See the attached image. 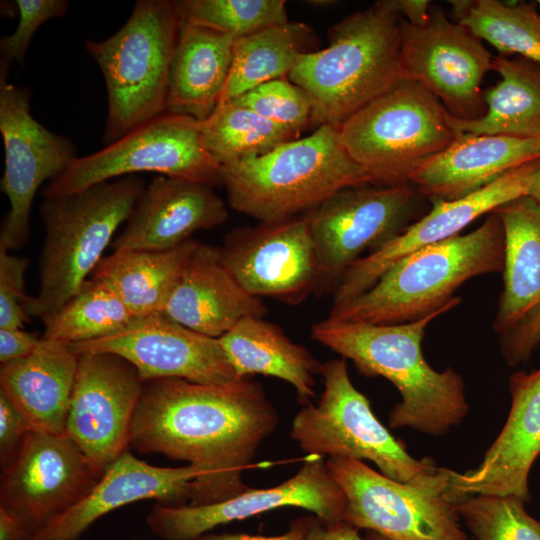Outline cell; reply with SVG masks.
<instances>
[{
    "mask_svg": "<svg viewBox=\"0 0 540 540\" xmlns=\"http://www.w3.org/2000/svg\"><path fill=\"white\" fill-rule=\"evenodd\" d=\"M219 250L227 269L255 297L299 304L316 293L317 259L304 215L234 229Z\"/></svg>",
    "mask_w": 540,
    "mask_h": 540,
    "instance_id": "17",
    "label": "cell"
},
{
    "mask_svg": "<svg viewBox=\"0 0 540 540\" xmlns=\"http://www.w3.org/2000/svg\"><path fill=\"white\" fill-rule=\"evenodd\" d=\"M494 211L504 230L503 291L492 324L501 336L540 309V203L523 195Z\"/></svg>",
    "mask_w": 540,
    "mask_h": 540,
    "instance_id": "28",
    "label": "cell"
},
{
    "mask_svg": "<svg viewBox=\"0 0 540 540\" xmlns=\"http://www.w3.org/2000/svg\"><path fill=\"white\" fill-rule=\"evenodd\" d=\"M194 239L163 251L117 250L93 277L105 282L136 318L162 313L198 246Z\"/></svg>",
    "mask_w": 540,
    "mask_h": 540,
    "instance_id": "30",
    "label": "cell"
},
{
    "mask_svg": "<svg viewBox=\"0 0 540 540\" xmlns=\"http://www.w3.org/2000/svg\"><path fill=\"white\" fill-rule=\"evenodd\" d=\"M504 230L491 212L475 230L410 253L392 264L368 290L333 305L328 319L374 325L420 320L452 304L466 281L502 272Z\"/></svg>",
    "mask_w": 540,
    "mask_h": 540,
    "instance_id": "4",
    "label": "cell"
},
{
    "mask_svg": "<svg viewBox=\"0 0 540 540\" xmlns=\"http://www.w3.org/2000/svg\"><path fill=\"white\" fill-rule=\"evenodd\" d=\"M452 303L420 320L374 325L324 319L311 327V337L366 376H382L399 391L401 401L389 414L391 428L410 427L441 436L461 423L469 405L465 384L452 368L434 370L421 344L427 326L455 308Z\"/></svg>",
    "mask_w": 540,
    "mask_h": 540,
    "instance_id": "2",
    "label": "cell"
},
{
    "mask_svg": "<svg viewBox=\"0 0 540 540\" xmlns=\"http://www.w3.org/2000/svg\"><path fill=\"white\" fill-rule=\"evenodd\" d=\"M34 534L15 515L0 507V540H33Z\"/></svg>",
    "mask_w": 540,
    "mask_h": 540,
    "instance_id": "46",
    "label": "cell"
},
{
    "mask_svg": "<svg viewBox=\"0 0 540 540\" xmlns=\"http://www.w3.org/2000/svg\"><path fill=\"white\" fill-rule=\"evenodd\" d=\"M31 424L16 405L0 391V457L2 468L13 462Z\"/></svg>",
    "mask_w": 540,
    "mask_h": 540,
    "instance_id": "41",
    "label": "cell"
},
{
    "mask_svg": "<svg viewBox=\"0 0 540 540\" xmlns=\"http://www.w3.org/2000/svg\"><path fill=\"white\" fill-rule=\"evenodd\" d=\"M537 159L540 135L517 138L463 133L445 150L418 166L408 181L429 201L457 200Z\"/></svg>",
    "mask_w": 540,
    "mask_h": 540,
    "instance_id": "24",
    "label": "cell"
},
{
    "mask_svg": "<svg viewBox=\"0 0 540 540\" xmlns=\"http://www.w3.org/2000/svg\"><path fill=\"white\" fill-rule=\"evenodd\" d=\"M358 530V528L345 520L327 524L320 521L317 517H312L303 540H365L359 534Z\"/></svg>",
    "mask_w": 540,
    "mask_h": 540,
    "instance_id": "44",
    "label": "cell"
},
{
    "mask_svg": "<svg viewBox=\"0 0 540 540\" xmlns=\"http://www.w3.org/2000/svg\"><path fill=\"white\" fill-rule=\"evenodd\" d=\"M491 69L501 80L483 91L486 114L477 120H460L449 114L460 133L531 138L540 135V63L496 56Z\"/></svg>",
    "mask_w": 540,
    "mask_h": 540,
    "instance_id": "31",
    "label": "cell"
},
{
    "mask_svg": "<svg viewBox=\"0 0 540 540\" xmlns=\"http://www.w3.org/2000/svg\"><path fill=\"white\" fill-rule=\"evenodd\" d=\"M227 218L226 205L213 187L157 175L138 197L113 249H172L192 239L197 231L222 225Z\"/></svg>",
    "mask_w": 540,
    "mask_h": 540,
    "instance_id": "23",
    "label": "cell"
},
{
    "mask_svg": "<svg viewBox=\"0 0 540 540\" xmlns=\"http://www.w3.org/2000/svg\"><path fill=\"white\" fill-rule=\"evenodd\" d=\"M278 424L277 410L249 377L218 385L156 379L144 382L129 447L196 467L201 478L190 505L212 504L251 488L242 473Z\"/></svg>",
    "mask_w": 540,
    "mask_h": 540,
    "instance_id": "1",
    "label": "cell"
},
{
    "mask_svg": "<svg viewBox=\"0 0 540 540\" xmlns=\"http://www.w3.org/2000/svg\"><path fill=\"white\" fill-rule=\"evenodd\" d=\"M200 478L201 472L192 465L154 466L125 451L106 468L87 496L41 529L33 540H79L102 516L144 499L189 505Z\"/></svg>",
    "mask_w": 540,
    "mask_h": 540,
    "instance_id": "22",
    "label": "cell"
},
{
    "mask_svg": "<svg viewBox=\"0 0 540 540\" xmlns=\"http://www.w3.org/2000/svg\"><path fill=\"white\" fill-rule=\"evenodd\" d=\"M218 339L237 378L255 374L279 378L295 389L301 404L311 403L322 363L278 325L246 317Z\"/></svg>",
    "mask_w": 540,
    "mask_h": 540,
    "instance_id": "29",
    "label": "cell"
},
{
    "mask_svg": "<svg viewBox=\"0 0 540 540\" xmlns=\"http://www.w3.org/2000/svg\"><path fill=\"white\" fill-rule=\"evenodd\" d=\"M449 3L454 21L487 41L501 56L518 54L540 63V13L536 1L453 0Z\"/></svg>",
    "mask_w": 540,
    "mask_h": 540,
    "instance_id": "33",
    "label": "cell"
},
{
    "mask_svg": "<svg viewBox=\"0 0 540 540\" xmlns=\"http://www.w3.org/2000/svg\"><path fill=\"white\" fill-rule=\"evenodd\" d=\"M364 538L365 540H389L388 538L373 531H367Z\"/></svg>",
    "mask_w": 540,
    "mask_h": 540,
    "instance_id": "49",
    "label": "cell"
},
{
    "mask_svg": "<svg viewBox=\"0 0 540 540\" xmlns=\"http://www.w3.org/2000/svg\"><path fill=\"white\" fill-rule=\"evenodd\" d=\"M312 516L301 517L291 522L287 532L276 536H256L240 533H206L195 540H303Z\"/></svg>",
    "mask_w": 540,
    "mask_h": 540,
    "instance_id": "45",
    "label": "cell"
},
{
    "mask_svg": "<svg viewBox=\"0 0 540 540\" xmlns=\"http://www.w3.org/2000/svg\"><path fill=\"white\" fill-rule=\"evenodd\" d=\"M403 17L394 0L356 11L329 31V44L300 57L288 79L312 103L311 124L339 128L403 79Z\"/></svg>",
    "mask_w": 540,
    "mask_h": 540,
    "instance_id": "3",
    "label": "cell"
},
{
    "mask_svg": "<svg viewBox=\"0 0 540 540\" xmlns=\"http://www.w3.org/2000/svg\"><path fill=\"white\" fill-rule=\"evenodd\" d=\"M199 128L206 150L221 167L261 156L299 136L234 100L219 102L199 120Z\"/></svg>",
    "mask_w": 540,
    "mask_h": 540,
    "instance_id": "34",
    "label": "cell"
},
{
    "mask_svg": "<svg viewBox=\"0 0 540 540\" xmlns=\"http://www.w3.org/2000/svg\"><path fill=\"white\" fill-rule=\"evenodd\" d=\"M77 356L66 434L106 469L129 447L144 382L136 368L118 355L83 352Z\"/></svg>",
    "mask_w": 540,
    "mask_h": 540,
    "instance_id": "18",
    "label": "cell"
},
{
    "mask_svg": "<svg viewBox=\"0 0 540 540\" xmlns=\"http://www.w3.org/2000/svg\"><path fill=\"white\" fill-rule=\"evenodd\" d=\"M537 2V7L539 8V13H540V1H536Z\"/></svg>",
    "mask_w": 540,
    "mask_h": 540,
    "instance_id": "50",
    "label": "cell"
},
{
    "mask_svg": "<svg viewBox=\"0 0 540 540\" xmlns=\"http://www.w3.org/2000/svg\"><path fill=\"white\" fill-rule=\"evenodd\" d=\"M68 346L75 354L118 355L136 368L143 382L183 379L218 385L239 379L219 339L195 332L163 313L137 318L103 338Z\"/></svg>",
    "mask_w": 540,
    "mask_h": 540,
    "instance_id": "19",
    "label": "cell"
},
{
    "mask_svg": "<svg viewBox=\"0 0 540 540\" xmlns=\"http://www.w3.org/2000/svg\"><path fill=\"white\" fill-rule=\"evenodd\" d=\"M231 100L299 134L311 124V100L288 77L263 83Z\"/></svg>",
    "mask_w": 540,
    "mask_h": 540,
    "instance_id": "38",
    "label": "cell"
},
{
    "mask_svg": "<svg viewBox=\"0 0 540 540\" xmlns=\"http://www.w3.org/2000/svg\"><path fill=\"white\" fill-rule=\"evenodd\" d=\"M41 338L23 328H0V362L9 363L30 355Z\"/></svg>",
    "mask_w": 540,
    "mask_h": 540,
    "instance_id": "43",
    "label": "cell"
},
{
    "mask_svg": "<svg viewBox=\"0 0 540 540\" xmlns=\"http://www.w3.org/2000/svg\"><path fill=\"white\" fill-rule=\"evenodd\" d=\"M515 496L472 495L456 501L475 540H540V522Z\"/></svg>",
    "mask_w": 540,
    "mask_h": 540,
    "instance_id": "37",
    "label": "cell"
},
{
    "mask_svg": "<svg viewBox=\"0 0 540 540\" xmlns=\"http://www.w3.org/2000/svg\"><path fill=\"white\" fill-rule=\"evenodd\" d=\"M323 391L316 404L294 417L290 437L308 455L369 460L386 477L402 483H429L443 468L416 459L376 418L368 398L352 383L346 359L322 363Z\"/></svg>",
    "mask_w": 540,
    "mask_h": 540,
    "instance_id": "9",
    "label": "cell"
},
{
    "mask_svg": "<svg viewBox=\"0 0 540 540\" xmlns=\"http://www.w3.org/2000/svg\"><path fill=\"white\" fill-rule=\"evenodd\" d=\"M162 313L218 339L246 317L264 318L268 308L237 282L219 247L199 243Z\"/></svg>",
    "mask_w": 540,
    "mask_h": 540,
    "instance_id": "25",
    "label": "cell"
},
{
    "mask_svg": "<svg viewBox=\"0 0 540 540\" xmlns=\"http://www.w3.org/2000/svg\"><path fill=\"white\" fill-rule=\"evenodd\" d=\"M77 366L78 356L67 344L41 338L30 355L1 364L0 391L33 430L66 433Z\"/></svg>",
    "mask_w": 540,
    "mask_h": 540,
    "instance_id": "26",
    "label": "cell"
},
{
    "mask_svg": "<svg viewBox=\"0 0 540 540\" xmlns=\"http://www.w3.org/2000/svg\"><path fill=\"white\" fill-rule=\"evenodd\" d=\"M511 408L506 423L479 465L465 473L446 469L448 497L515 496L530 501L528 478L540 454V368L509 378Z\"/></svg>",
    "mask_w": 540,
    "mask_h": 540,
    "instance_id": "21",
    "label": "cell"
},
{
    "mask_svg": "<svg viewBox=\"0 0 540 540\" xmlns=\"http://www.w3.org/2000/svg\"><path fill=\"white\" fill-rule=\"evenodd\" d=\"M281 507L302 508L323 523L333 524L345 520L346 498L326 460L307 455L299 471L277 486L250 488L227 500L205 505L157 503L148 513L146 522L162 540H195L219 525Z\"/></svg>",
    "mask_w": 540,
    "mask_h": 540,
    "instance_id": "16",
    "label": "cell"
},
{
    "mask_svg": "<svg viewBox=\"0 0 540 540\" xmlns=\"http://www.w3.org/2000/svg\"><path fill=\"white\" fill-rule=\"evenodd\" d=\"M180 26L174 1L139 0L115 34L85 42L105 81L108 144L166 112Z\"/></svg>",
    "mask_w": 540,
    "mask_h": 540,
    "instance_id": "7",
    "label": "cell"
},
{
    "mask_svg": "<svg viewBox=\"0 0 540 540\" xmlns=\"http://www.w3.org/2000/svg\"><path fill=\"white\" fill-rule=\"evenodd\" d=\"M180 21L240 38L288 22L284 0L174 1Z\"/></svg>",
    "mask_w": 540,
    "mask_h": 540,
    "instance_id": "36",
    "label": "cell"
},
{
    "mask_svg": "<svg viewBox=\"0 0 540 540\" xmlns=\"http://www.w3.org/2000/svg\"><path fill=\"white\" fill-rule=\"evenodd\" d=\"M138 172H154L211 187L222 184L221 165L204 146L199 120L165 112L105 148L75 157L42 195L62 196Z\"/></svg>",
    "mask_w": 540,
    "mask_h": 540,
    "instance_id": "10",
    "label": "cell"
},
{
    "mask_svg": "<svg viewBox=\"0 0 540 540\" xmlns=\"http://www.w3.org/2000/svg\"><path fill=\"white\" fill-rule=\"evenodd\" d=\"M234 40L220 31L181 22L166 112L196 120L212 114L229 76Z\"/></svg>",
    "mask_w": 540,
    "mask_h": 540,
    "instance_id": "27",
    "label": "cell"
},
{
    "mask_svg": "<svg viewBox=\"0 0 540 540\" xmlns=\"http://www.w3.org/2000/svg\"><path fill=\"white\" fill-rule=\"evenodd\" d=\"M29 260L0 249V328H23L30 316L24 291V276Z\"/></svg>",
    "mask_w": 540,
    "mask_h": 540,
    "instance_id": "40",
    "label": "cell"
},
{
    "mask_svg": "<svg viewBox=\"0 0 540 540\" xmlns=\"http://www.w3.org/2000/svg\"><path fill=\"white\" fill-rule=\"evenodd\" d=\"M317 41L310 26L295 21L236 38L229 76L219 102L239 97L268 81L288 77L301 56L316 51Z\"/></svg>",
    "mask_w": 540,
    "mask_h": 540,
    "instance_id": "32",
    "label": "cell"
},
{
    "mask_svg": "<svg viewBox=\"0 0 540 540\" xmlns=\"http://www.w3.org/2000/svg\"><path fill=\"white\" fill-rule=\"evenodd\" d=\"M425 200L410 183L364 184L344 188L304 214L317 259L316 293L334 292L362 252L377 250L415 222Z\"/></svg>",
    "mask_w": 540,
    "mask_h": 540,
    "instance_id": "11",
    "label": "cell"
},
{
    "mask_svg": "<svg viewBox=\"0 0 540 540\" xmlns=\"http://www.w3.org/2000/svg\"><path fill=\"white\" fill-rule=\"evenodd\" d=\"M339 135L369 184L396 186L461 134L429 89L403 78L341 124Z\"/></svg>",
    "mask_w": 540,
    "mask_h": 540,
    "instance_id": "8",
    "label": "cell"
},
{
    "mask_svg": "<svg viewBox=\"0 0 540 540\" xmlns=\"http://www.w3.org/2000/svg\"><path fill=\"white\" fill-rule=\"evenodd\" d=\"M540 159L514 168L482 189L457 200H430L432 208L401 234L353 263L333 292V305L368 290L395 262L410 253L454 236L483 214L527 195Z\"/></svg>",
    "mask_w": 540,
    "mask_h": 540,
    "instance_id": "20",
    "label": "cell"
},
{
    "mask_svg": "<svg viewBox=\"0 0 540 540\" xmlns=\"http://www.w3.org/2000/svg\"><path fill=\"white\" fill-rule=\"evenodd\" d=\"M144 188L142 178L129 175L44 198L40 205L45 229L40 287L26 304L30 317L44 318L77 293Z\"/></svg>",
    "mask_w": 540,
    "mask_h": 540,
    "instance_id": "6",
    "label": "cell"
},
{
    "mask_svg": "<svg viewBox=\"0 0 540 540\" xmlns=\"http://www.w3.org/2000/svg\"><path fill=\"white\" fill-rule=\"evenodd\" d=\"M527 195L540 203V169L532 175Z\"/></svg>",
    "mask_w": 540,
    "mask_h": 540,
    "instance_id": "48",
    "label": "cell"
},
{
    "mask_svg": "<svg viewBox=\"0 0 540 540\" xmlns=\"http://www.w3.org/2000/svg\"><path fill=\"white\" fill-rule=\"evenodd\" d=\"M540 346V309L510 332L500 336L503 357L509 366L527 361Z\"/></svg>",
    "mask_w": 540,
    "mask_h": 540,
    "instance_id": "42",
    "label": "cell"
},
{
    "mask_svg": "<svg viewBox=\"0 0 540 540\" xmlns=\"http://www.w3.org/2000/svg\"><path fill=\"white\" fill-rule=\"evenodd\" d=\"M221 182L231 208L272 222L304 215L369 178L344 148L339 128L322 125L261 156L222 166Z\"/></svg>",
    "mask_w": 540,
    "mask_h": 540,
    "instance_id": "5",
    "label": "cell"
},
{
    "mask_svg": "<svg viewBox=\"0 0 540 540\" xmlns=\"http://www.w3.org/2000/svg\"><path fill=\"white\" fill-rule=\"evenodd\" d=\"M10 65L0 62V131L5 146L2 191L9 210L0 230V249H20L29 238L34 196L46 180L61 175L77 157L73 142L35 120L31 92L8 82Z\"/></svg>",
    "mask_w": 540,
    "mask_h": 540,
    "instance_id": "13",
    "label": "cell"
},
{
    "mask_svg": "<svg viewBox=\"0 0 540 540\" xmlns=\"http://www.w3.org/2000/svg\"><path fill=\"white\" fill-rule=\"evenodd\" d=\"M394 5L404 20L411 24H422L431 6L428 0H394Z\"/></svg>",
    "mask_w": 540,
    "mask_h": 540,
    "instance_id": "47",
    "label": "cell"
},
{
    "mask_svg": "<svg viewBox=\"0 0 540 540\" xmlns=\"http://www.w3.org/2000/svg\"><path fill=\"white\" fill-rule=\"evenodd\" d=\"M327 467L346 498L345 521L389 540H468L443 476L429 483H402L363 461L329 457Z\"/></svg>",
    "mask_w": 540,
    "mask_h": 540,
    "instance_id": "12",
    "label": "cell"
},
{
    "mask_svg": "<svg viewBox=\"0 0 540 540\" xmlns=\"http://www.w3.org/2000/svg\"><path fill=\"white\" fill-rule=\"evenodd\" d=\"M105 470L66 433L31 430L13 462L2 468L0 507L35 536L87 496Z\"/></svg>",
    "mask_w": 540,
    "mask_h": 540,
    "instance_id": "14",
    "label": "cell"
},
{
    "mask_svg": "<svg viewBox=\"0 0 540 540\" xmlns=\"http://www.w3.org/2000/svg\"><path fill=\"white\" fill-rule=\"evenodd\" d=\"M137 318L105 282L88 278L58 310L42 318V339L67 345L116 333Z\"/></svg>",
    "mask_w": 540,
    "mask_h": 540,
    "instance_id": "35",
    "label": "cell"
},
{
    "mask_svg": "<svg viewBox=\"0 0 540 540\" xmlns=\"http://www.w3.org/2000/svg\"><path fill=\"white\" fill-rule=\"evenodd\" d=\"M493 57L482 40L431 4L422 24L403 19L402 76L429 89L447 112L460 120L482 118L487 107L481 90Z\"/></svg>",
    "mask_w": 540,
    "mask_h": 540,
    "instance_id": "15",
    "label": "cell"
},
{
    "mask_svg": "<svg viewBox=\"0 0 540 540\" xmlns=\"http://www.w3.org/2000/svg\"><path fill=\"white\" fill-rule=\"evenodd\" d=\"M19 21L15 31L0 40L1 60L11 65L12 61L23 63L26 52L36 31L47 21L66 14V0H16Z\"/></svg>",
    "mask_w": 540,
    "mask_h": 540,
    "instance_id": "39",
    "label": "cell"
}]
</instances>
